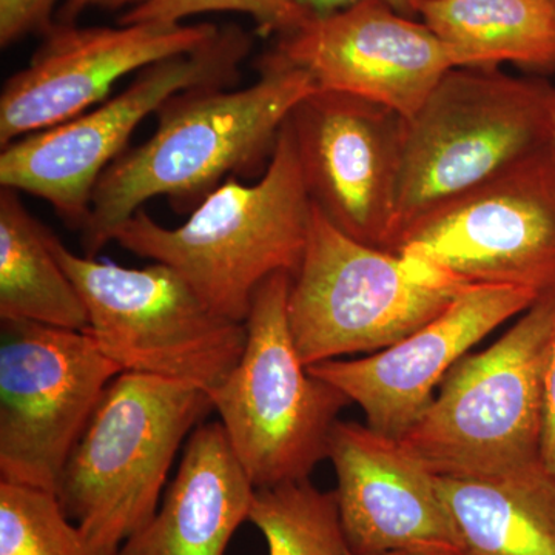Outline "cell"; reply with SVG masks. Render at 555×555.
Segmentation results:
<instances>
[{
    "mask_svg": "<svg viewBox=\"0 0 555 555\" xmlns=\"http://www.w3.org/2000/svg\"><path fill=\"white\" fill-rule=\"evenodd\" d=\"M54 254L86 306V332L122 372L210 392L246 347V323L219 315L169 266L122 268L79 257L56 235Z\"/></svg>",
    "mask_w": 555,
    "mask_h": 555,
    "instance_id": "ba28073f",
    "label": "cell"
},
{
    "mask_svg": "<svg viewBox=\"0 0 555 555\" xmlns=\"http://www.w3.org/2000/svg\"><path fill=\"white\" fill-rule=\"evenodd\" d=\"M278 56L308 72L318 90L378 102L403 118L414 115L448 69L454 53L425 22L382 0H361L309 17L278 38Z\"/></svg>",
    "mask_w": 555,
    "mask_h": 555,
    "instance_id": "5bb4252c",
    "label": "cell"
},
{
    "mask_svg": "<svg viewBox=\"0 0 555 555\" xmlns=\"http://www.w3.org/2000/svg\"><path fill=\"white\" fill-rule=\"evenodd\" d=\"M214 409L199 387L122 372L109 383L57 485L89 555H118L152 520L182 443Z\"/></svg>",
    "mask_w": 555,
    "mask_h": 555,
    "instance_id": "3957f363",
    "label": "cell"
},
{
    "mask_svg": "<svg viewBox=\"0 0 555 555\" xmlns=\"http://www.w3.org/2000/svg\"><path fill=\"white\" fill-rule=\"evenodd\" d=\"M550 2H551V3H554V5H555V0H550Z\"/></svg>",
    "mask_w": 555,
    "mask_h": 555,
    "instance_id": "f1b7e54d",
    "label": "cell"
},
{
    "mask_svg": "<svg viewBox=\"0 0 555 555\" xmlns=\"http://www.w3.org/2000/svg\"><path fill=\"white\" fill-rule=\"evenodd\" d=\"M542 297L531 288L470 284L429 323L366 358L310 366L360 406L367 426L400 438L414 426L452 367L474 346Z\"/></svg>",
    "mask_w": 555,
    "mask_h": 555,
    "instance_id": "9a60e30c",
    "label": "cell"
},
{
    "mask_svg": "<svg viewBox=\"0 0 555 555\" xmlns=\"http://www.w3.org/2000/svg\"><path fill=\"white\" fill-rule=\"evenodd\" d=\"M390 251L463 286L555 291V144L415 219Z\"/></svg>",
    "mask_w": 555,
    "mask_h": 555,
    "instance_id": "30bf717a",
    "label": "cell"
},
{
    "mask_svg": "<svg viewBox=\"0 0 555 555\" xmlns=\"http://www.w3.org/2000/svg\"><path fill=\"white\" fill-rule=\"evenodd\" d=\"M310 14L315 16H323V14L335 13V11L346 9V7L353 5V3L361 2V0H298ZM387 5L392 7L398 13L408 17H418L420 7L427 0H382Z\"/></svg>",
    "mask_w": 555,
    "mask_h": 555,
    "instance_id": "484cf974",
    "label": "cell"
},
{
    "mask_svg": "<svg viewBox=\"0 0 555 555\" xmlns=\"http://www.w3.org/2000/svg\"><path fill=\"white\" fill-rule=\"evenodd\" d=\"M254 494L221 423L199 425L155 516L118 555H224Z\"/></svg>",
    "mask_w": 555,
    "mask_h": 555,
    "instance_id": "e0dca14e",
    "label": "cell"
},
{
    "mask_svg": "<svg viewBox=\"0 0 555 555\" xmlns=\"http://www.w3.org/2000/svg\"><path fill=\"white\" fill-rule=\"evenodd\" d=\"M53 238L20 192L0 190V320L86 332V306L54 254Z\"/></svg>",
    "mask_w": 555,
    "mask_h": 555,
    "instance_id": "ffe728a7",
    "label": "cell"
},
{
    "mask_svg": "<svg viewBox=\"0 0 555 555\" xmlns=\"http://www.w3.org/2000/svg\"><path fill=\"white\" fill-rule=\"evenodd\" d=\"M555 338V291L491 346L467 353L400 437L436 474L492 476L543 463L545 378Z\"/></svg>",
    "mask_w": 555,
    "mask_h": 555,
    "instance_id": "5b68a950",
    "label": "cell"
},
{
    "mask_svg": "<svg viewBox=\"0 0 555 555\" xmlns=\"http://www.w3.org/2000/svg\"><path fill=\"white\" fill-rule=\"evenodd\" d=\"M60 0H0V47L9 49L30 35H47L56 25Z\"/></svg>",
    "mask_w": 555,
    "mask_h": 555,
    "instance_id": "cb8c5ba5",
    "label": "cell"
},
{
    "mask_svg": "<svg viewBox=\"0 0 555 555\" xmlns=\"http://www.w3.org/2000/svg\"><path fill=\"white\" fill-rule=\"evenodd\" d=\"M147 0H65L62 3L60 11L56 14V22L60 24H76V20L83 13V11L93 9V7H101V9H124V7L141 5Z\"/></svg>",
    "mask_w": 555,
    "mask_h": 555,
    "instance_id": "4316f807",
    "label": "cell"
},
{
    "mask_svg": "<svg viewBox=\"0 0 555 555\" xmlns=\"http://www.w3.org/2000/svg\"><path fill=\"white\" fill-rule=\"evenodd\" d=\"M269 555H353L343 531L335 492L310 480L255 489L248 520Z\"/></svg>",
    "mask_w": 555,
    "mask_h": 555,
    "instance_id": "44dd1931",
    "label": "cell"
},
{
    "mask_svg": "<svg viewBox=\"0 0 555 555\" xmlns=\"http://www.w3.org/2000/svg\"><path fill=\"white\" fill-rule=\"evenodd\" d=\"M0 555H89L56 494L0 481Z\"/></svg>",
    "mask_w": 555,
    "mask_h": 555,
    "instance_id": "7402d4cb",
    "label": "cell"
},
{
    "mask_svg": "<svg viewBox=\"0 0 555 555\" xmlns=\"http://www.w3.org/2000/svg\"><path fill=\"white\" fill-rule=\"evenodd\" d=\"M327 459L337 476L334 492L353 555H462L437 474L400 438L338 420Z\"/></svg>",
    "mask_w": 555,
    "mask_h": 555,
    "instance_id": "2e32d148",
    "label": "cell"
},
{
    "mask_svg": "<svg viewBox=\"0 0 555 555\" xmlns=\"http://www.w3.org/2000/svg\"><path fill=\"white\" fill-rule=\"evenodd\" d=\"M218 31L211 24L78 27L56 22L30 64L3 86L0 145L89 112L124 76L198 50Z\"/></svg>",
    "mask_w": 555,
    "mask_h": 555,
    "instance_id": "4fadbf2b",
    "label": "cell"
},
{
    "mask_svg": "<svg viewBox=\"0 0 555 555\" xmlns=\"http://www.w3.org/2000/svg\"><path fill=\"white\" fill-rule=\"evenodd\" d=\"M118 364L87 332L2 321L0 481L56 494Z\"/></svg>",
    "mask_w": 555,
    "mask_h": 555,
    "instance_id": "8fae6325",
    "label": "cell"
},
{
    "mask_svg": "<svg viewBox=\"0 0 555 555\" xmlns=\"http://www.w3.org/2000/svg\"><path fill=\"white\" fill-rule=\"evenodd\" d=\"M465 287L350 238L312 204L308 247L288 288V326L308 367L375 353L429 323Z\"/></svg>",
    "mask_w": 555,
    "mask_h": 555,
    "instance_id": "52a82bcc",
    "label": "cell"
},
{
    "mask_svg": "<svg viewBox=\"0 0 555 555\" xmlns=\"http://www.w3.org/2000/svg\"><path fill=\"white\" fill-rule=\"evenodd\" d=\"M292 275L275 273L257 288L246 318L243 357L210 390L233 454L255 489L308 480L327 459L328 438L350 400L310 374L291 326Z\"/></svg>",
    "mask_w": 555,
    "mask_h": 555,
    "instance_id": "8992f818",
    "label": "cell"
},
{
    "mask_svg": "<svg viewBox=\"0 0 555 555\" xmlns=\"http://www.w3.org/2000/svg\"><path fill=\"white\" fill-rule=\"evenodd\" d=\"M243 13L257 24L261 35L278 38L297 30L312 14L298 0H147L119 17V25H179L203 13Z\"/></svg>",
    "mask_w": 555,
    "mask_h": 555,
    "instance_id": "603a6c76",
    "label": "cell"
},
{
    "mask_svg": "<svg viewBox=\"0 0 555 555\" xmlns=\"http://www.w3.org/2000/svg\"><path fill=\"white\" fill-rule=\"evenodd\" d=\"M310 221L312 201L287 119L258 182L229 178L175 229L141 208L109 243L177 270L215 312L246 323L257 288L275 273L297 272Z\"/></svg>",
    "mask_w": 555,
    "mask_h": 555,
    "instance_id": "7a4b0ae2",
    "label": "cell"
},
{
    "mask_svg": "<svg viewBox=\"0 0 555 555\" xmlns=\"http://www.w3.org/2000/svg\"><path fill=\"white\" fill-rule=\"evenodd\" d=\"M258 69L259 79L246 89L185 90L158 109L153 137L122 153L98 181L80 232L86 257H96L113 230L149 199L167 196L181 211L195 210L230 173L268 169L292 109L317 86L275 51Z\"/></svg>",
    "mask_w": 555,
    "mask_h": 555,
    "instance_id": "6da1fadb",
    "label": "cell"
},
{
    "mask_svg": "<svg viewBox=\"0 0 555 555\" xmlns=\"http://www.w3.org/2000/svg\"><path fill=\"white\" fill-rule=\"evenodd\" d=\"M554 138L550 80L500 68L448 69L403 118L396 240L415 219L550 147Z\"/></svg>",
    "mask_w": 555,
    "mask_h": 555,
    "instance_id": "277c9868",
    "label": "cell"
},
{
    "mask_svg": "<svg viewBox=\"0 0 555 555\" xmlns=\"http://www.w3.org/2000/svg\"><path fill=\"white\" fill-rule=\"evenodd\" d=\"M462 555H555V474L545 463L492 476L437 474Z\"/></svg>",
    "mask_w": 555,
    "mask_h": 555,
    "instance_id": "ac0fdd59",
    "label": "cell"
},
{
    "mask_svg": "<svg viewBox=\"0 0 555 555\" xmlns=\"http://www.w3.org/2000/svg\"><path fill=\"white\" fill-rule=\"evenodd\" d=\"M288 126L313 206L350 238L390 250L403 116L378 102L317 89L292 109Z\"/></svg>",
    "mask_w": 555,
    "mask_h": 555,
    "instance_id": "7c38bea8",
    "label": "cell"
},
{
    "mask_svg": "<svg viewBox=\"0 0 555 555\" xmlns=\"http://www.w3.org/2000/svg\"><path fill=\"white\" fill-rule=\"evenodd\" d=\"M542 456L547 469L555 474V338L546 367Z\"/></svg>",
    "mask_w": 555,
    "mask_h": 555,
    "instance_id": "d4e9b609",
    "label": "cell"
},
{
    "mask_svg": "<svg viewBox=\"0 0 555 555\" xmlns=\"http://www.w3.org/2000/svg\"><path fill=\"white\" fill-rule=\"evenodd\" d=\"M420 20L454 53L456 67L555 73V5L550 0H427Z\"/></svg>",
    "mask_w": 555,
    "mask_h": 555,
    "instance_id": "d6986e66",
    "label": "cell"
},
{
    "mask_svg": "<svg viewBox=\"0 0 555 555\" xmlns=\"http://www.w3.org/2000/svg\"><path fill=\"white\" fill-rule=\"evenodd\" d=\"M378 555H438V554L411 553V551H398V553H386V554H378Z\"/></svg>",
    "mask_w": 555,
    "mask_h": 555,
    "instance_id": "83f0119b",
    "label": "cell"
},
{
    "mask_svg": "<svg viewBox=\"0 0 555 555\" xmlns=\"http://www.w3.org/2000/svg\"><path fill=\"white\" fill-rule=\"evenodd\" d=\"M250 50V35L225 25L201 49L149 65L118 96L2 147L0 185L47 201L82 232L98 181L126 153L139 124L181 91L232 86Z\"/></svg>",
    "mask_w": 555,
    "mask_h": 555,
    "instance_id": "9c48e42d",
    "label": "cell"
},
{
    "mask_svg": "<svg viewBox=\"0 0 555 555\" xmlns=\"http://www.w3.org/2000/svg\"><path fill=\"white\" fill-rule=\"evenodd\" d=\"M554 142H555V138H554Z\"/></svg>",
    "mask_w": 555,
    "mask_h": 555,
    "instance_id": "f546056e",
    "label": "cell"
}]
</instances>
